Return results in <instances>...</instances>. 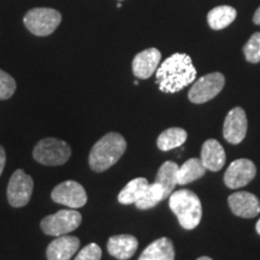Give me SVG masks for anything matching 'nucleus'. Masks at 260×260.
Masks as SVG:
<instances>
[{"mask_svg": "<svg viewBox=\"0 0 260 260\" xmlns=\"http://www.w3.org/2000/svg\"><path fill=\"white\" fill-rule=\"evenodd\" d=\"M71 148L63 140L56 138L42 139L32 151L35 160L47 167H60L70 159Z\"/></svg>", "mask_w": 260, "mask_h": 260, "instance_id": "obj_4", "label": "nucleus"}, {"mask_svg": "<svg viewBox=\"0 0 260 260\" xmlns=\"http://www.w3.org/2000/svg\"><path fill=\"white\" fill-rule=\"evenodd\" d=\"M5 164H6V152L4 147L0 145V176H2L3 171H4Z\"/></svg>", "mask_w": 260, "mask_h": 260, "instance_id": "obj_27", "label": "nucleus"}, {"mask_svg": "<svg viewBox=\"0 0 260 260\" xmlns=\"http://www.w3.org/2000/svg\"><path fill=\"white\" fill-rule=\"evenodd\" d=\"M253 22H254L255 24L260 25V8H259L258 10H256L254 16H253Z\"/></svg>", "mask_w": 260, "mask_h": 260, "instance_id": "obj_28", "label": "nucleus"}, {"mask_svg": "<svg viewBox=\"0 0 260 260\" xmlns=\"http://www.w3.org/2000/svg\"><path fill=\"white\" fill-rule=\"evenodd\" d=\"M34 181L28 174L18 169L12 174L8 184V200L12 207H23L30 201Z\"/></svg>", "mask_w": 260, "mask_h": 260, "instance_id": "obj_8", "label": "nucleus"}, {"mask_svg": "<svg viewBox=\"0 0 260 260\" xmlns=\"http://www.w3.org/2000/svg\"><path fill=\"white\" fill-rule=\"evenodd\" d=\"M243 54H245L246 60L249 63H259L260 61V31L254 32L249 40L246 42L243 46Z\"/></svg>", "mask_w": 260, "mask_h": 260, "instance_id": "obj_24", "label": "nucleus"}, {"mask_svg": "<svg viewBox=\"0 0 260 260\" xmlns=\"http://www.w3.org/2000/svg\"><path fill=\"white\" fill-rule=\"evenodd\" d=\"M255 230H256V233H258L259 235H260V219L258 220V223H256V225H255Z\"/></svg>", "mask_w": 260, "mask_h": 260, "instance_id": "obj_29", "label": "nucleus"}, {"mask_svg": "<svg viewBox=\"0 0 260 260\" xmlns=\"http://www.w3.org/2000/svg\"><path fill=\"white\" fill-rule=\"evenodd\" d=\"M24 25L37 37L51 35L61 22V15L50 8H35L29 10L23 18Z\"/></svg>", "mask_w": 260, "mask_h": 260, "instance_id": "obj_5", "label": "nucleus"}, {"mask_svg": "<svg viewBox=\"0 0 260 260\" xmlns=\"http://www.w3.org/2000/svg\"><path fill=\"white\" fill-rule=\"evenodd\" d=\"M170 210L176 214L181 226L186 230H193L200 224L203 216L201 201L191 190L181 189L172 191L169 197Z\"/></svg>", "mask_w": 260, "mask_h": 260, "instance_id": "obj_3", "label": "nucleus"}, {"mask_svg": "<svg viewBox=\"0 0 260 260\" xmlns=\"http://www.w3.org/2000/svg\"><path fill=\"white\" fill-rule=\"evenodd\" d=\"M161 60V53L152 47L140 52L133 59V73L140 80H147L157 71Z\"/></svg>", "mask_w": 260, "mask_h": 260, "instance_id": "obj_13", "label": "nucleus"}, {"mask_svg": "<svg viewBox=\"0 0 260 260\" xmlns=\"http://www.w3.org/2000/svg\"><path fill=\"white\" fill-rule=\"evenodd\" d=\"M177 174H178V165L174 161H165L162 162L161 167L159 168L155 181L157 183L164 188V197L165 199L170 197L174 191L175 187L177 186Z\"/></svg>", "mask_w": 260, "mask_h": 260, "instance_id": "obj_18", "label": "nucleus"}, {"mask_svg": "<svg viewBox=\"0 0 260 260\" xmlns=\"http://www.w3.org/2000/svg\"><path fill=\"white\" fill-rule=\"evenodd\" d=\"M54 203L65 205L70 209H80L87 204V193L82 184L76 181H64L54 187L51 194Z\"/></svg>", "mask_w": 260, "mask_h": 260, "instance_id": "obj_9", "label": "nucleus"}, {"mask_svg": "<svg viewBox=\"0 0 260 260\" xmlns=\"http://www.w3.org/2000/svg\"><path fill=\"white\" fill-rule=\"evenodd\" d=\"M118 2H122V0H118Z\"/></svg>", "mask_w": 260, "mask_h": 260, "instance_id": "obj_32", "label": "nucleus"}, {"mask_svg": "<svg viewBox=\"0 0 260 260\" xmlns=\"http://www.w3.org/2000/svg\"><path fill=\"white\" fill-rule=\"evenodd\" d=\"M103 251L96 243H89L84 248L81 249L75 260H100Z\"/></svg>", "mask_w": 260, "mask_h": 260, "instance_id": "obj_26", "label": "nucleus"}, {"mask_svg": "<svg viewBox=\"0 0 260 260\" xmlns=\"http://www.w3.org/2000/svg\"><path fill=\"white\" fill-rule=\"evenodd\" d=\"M187 132L182 128H169L158 136L157 146L160 151H170L176 147H180L186 142Z\"/></svg>", "mask_w": 260, "mask_h": 260, "instance_id": "obj_22", "label": "nucleus"}, {"mask_svg": "<svg viewBox=\"0 0 260 260\" xmlns=\"http://www.w3.org/2000/svg\"><path fill=\"white\" fill-rule=\"evenodd\" d=\"M206 172V168L204 167L201 159L199 158H191L188 159L183 165L178 167V174H177V182L180 186H184V184L190 183L195 180H199L203 177Z\"/></svg>", "mask_w": 260, "mask_h": 260, "instance_id": "obj_20", "label": "nucleus"}, {"mask_svg": "<svg viewBox=\"0 0 260 260\" xmlns=\"http://www.w3.org/2000/svg\"><path fill=\"white\" fill-rule=\"evenodd\" d=\"M16 92V81L11 75L0 70V100H8Z\"/></svg>", "mask_w": 260, "mask_h": 260, "instance_id": "obj_25", "label": "nucleus"}, {"mask_svg": "<svg viewBox=\"0 0 260 260\" xmlns=\"http://www.w3.org/2000/svg\"><path fill=\"white\" fill-rule=\"evenodd\" d=\"M197 260H213V259H211L210 256H200V258H198Z\"/></svg>", "mask_w": 260, "mask_h": 260, "instance_id": "obj_30", "label": "nucleus"}, {"mask_svg": "<svg viewBox=\"0 0 260 260\" xmlns=\"http://www.w3.org/2000/svg\"><path fill=\"white\" fill-rule=\"evenodd\" d=\"M125 149V139L118 133H109L93 146L88 159L90 169L95 172L107 170L121 159Z\"/></svg>", "mask_w": 260, "mask_h": 260, "instance_id": "obj_2", "label": "nucleus"}, {"mask_svg": "<svg viewBox=\"0 0 260 260\" xmlns=\"http://www.w3.org/2000/svg\"><path fill=\"white\" fill-rule=\"evenodd\" d=\"M232 212L241 218H254L260 213L259 199L248 191H236L228 198Z\"/></svg>", "mask_w": 260, "mask_h": 260, "instance_id": "obj_12", "label": "nucleus"}, {"mask_svg": "<svg viewBox=\"0 0 260 260\" xmlns=\"http://www.w3.org/2000/svg\"><path fill=\"white\" fill-rule=\"evenodd\" d=\"M157 84L162 93H177L197 79L191 58L186 53H175L167 58L155 71Z\"/></svg>", "mask_w": 260, "mask_h": 260, "instance_id": "obj_1", "label": "nucleus"}, {"mask_svg": "<svg viewBox=\"0 0 260 260\" xmlns=\"http://www.w3.org/2000/svg\"><path fill=\"white\" fill-rule=\"evenodd\" d=\"M138 260H175L174 243L168 237H160L149 243Z\"/></svg>", "mask_w": 260, "mask_h": 260, "instance_id": "obj_17", "label": "nucleus"}, {"mask_svg": "<svg viewBox=\"0 0 260 260\" xmlns=\"http://www.w3.org/2000/svg\"><path fill=\"white\" fill-rule=\"evenodd\" d=\"M237 11L232 6H217L207 14V23L213 30H222L235 21Z\"/></svg>", "mask_w": 260, "mask_h": 260, "instance_id": "obj_19", "label": "nucleus"}, {"mask_svg": "<svg viewBox=\"0 0 260 260\" xmlns=\"http://www.w3.org/2000/svg\"><path fill=\"white\" fill-rule=\"evenodd\" d=\"M139 241L135 236L123 234L110 237L107 241V251L118 260H128L135 254Z\"/></svg>", "mask_w": 260, "mask_h": 260, "instance_id": "obj_16", "label": "nucleus"}, {"mask_svg": "<svg viewBox=\"0 0 260 260\" xmlns=\"http://www.w3.org/2000/svg\"><path fill=\"white\" fill-rule=\"evenodd\" d=\"M247 116L241 107H234L228 112L223 124V136L229 144L239 145L247 134Z\"/></svg>", "mask_w": 260, "mask_h": 260, "instance_id": "obj_11", "label": "nucleus"}, {"mask_svg": "<svg viewBox=\"0 0 260 260\" xmlns=\"http://www.w3.org/2000/svg\"><path fill=\"white\" fill-rule=\"evenodd\" d=\"M200 159L206 170L219 171L225 164V151L217 140H206L201 147Z\"/></svg>", "mask_w": 260, "mask_h": 260, "instance_id": "obj_15", "label": "nucleus"}, {"mask_svg": "<svg viewBox=\"0 0 260 260\" xmlns=\"http://www.w3.org/2000/svg\"><path fill=\"white\" fill-rule=\"evenodd\" d=\"M164 199V188L157 182H154V183L149 184L144 195L136 201L135 205L139 210H149L157 206V204Z\"/></svg>", "mask_w": 260, "mask_h": 260, "instance_id": "obj_23", "label": "nucleus"}, {"mask_svg": "<svg viewBox=\"0 0 260 260\" xmlns=\"http://www.w3.org/2000/svg\"><path fill=\"white\" fill-rule=\"evenodd\" d=\"M117 8H122V3L118 2V4H117Z\"/></svg>", "mask_w": 260, "mask_h": 260, "instance_id": "obj_31", "label": "nucleus"}, {"mask_svg": "<svg viewBox=\"0 0 260 260\" xmlns=\"http://www.w3.org/2000/svg\"><path fill=\"white\" fill-rule=\"evenodd\" d=\"M256 174L255 164L249 159H236L224 174V183L230 189L245 187L253 181Z\"/></svg>", "mask_w": 260, "mask_h": 260, "instance_id": "obj_10", "label": "nucleus"}, {"mask_svg": "<svg viewBox=\"0 0 260 260\" xmlns=\"http://www.w3.org/2000/svg\"><path fill=\"white\" fill-rule=\"evenodd\" d=\"M149 186L148 181L144 177L134 178L129 182L126 186L118 194V201L122 205H132L135 204Z\"/></svg>", "mask_w": 260, "mask_h": 260, "instance_id": "obj_21", "label": "nucleus"}, {"mask_svg": "<svg viewBox=\"0 0 260 260\" xmlns=\"http://www.w3.org/2000/svg\"><path fill=\"white\" fill-rule=\"evenodd\" d=\"M80 240L75 236H57L47 247V260H70L80 248Z\"/></svg>", "mask_w": 260, "mask_h": 260, "instance_id": "obj_14", "label": "nucleus"}, {"mask_svg": "<svg viewBox=\"0 0 260 260\" xmlns=\"http://www.w3.org/2000/svg\"><path fill=\"white\" fill-rule=\"evenodd\" d=\"M225 77L220 73L207 74L195 81L188 92V99L193 104H204L210 102L222 92Z\"/></svg>", "mask_w": 260, "mask_h": 260, "instance_id": "obj_7", "label": "nucleus"}, {"mask_svg": "<svg viewBox=\"0 0 260 260\" xmlns=\"http://www.w3.org/2000/svg\"><path fill=\"white\" fill-rule=\"evenodd\" d=\"M82 222V216L79 211L60 210L57 213L50 214L41 220L40 225L42 232L50 236L67 235L74 230H76Z\"/></svg>", "mask_w": 260, "mask_h": 260, "instance_id": "obj_6", "label": "nucleus"}]
</instances>
